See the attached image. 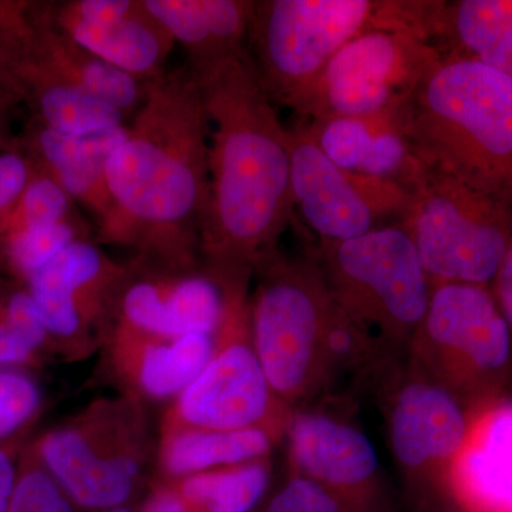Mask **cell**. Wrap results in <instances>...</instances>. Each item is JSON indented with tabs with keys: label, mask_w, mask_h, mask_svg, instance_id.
Returning <instances> with one entry per match:
<instances>
[{
	"label": "cell",
	"mask_w": 512,
	"mask_h": 512,
	"mask_svg": "<svg viewBox=\"0 0 512 512\" xmlns=\"http://www.w3.org/2000/svg\"><path fill=\"white\" fill-rule=\"evenodd\" d=\"M434 512H464V511L458 510V508L456 507V510H451V511H434Z\"/></svg>",
	"instance_id": "41"
},
{
	"label": "cell",
	"mask_w": 512,
	"mask_h": 512,
	"mask_svg": "<svg viewBox=\"0 0 512 512\" xmlns=\"http://www.w3.org/2000/svg\"><path fill=\"white\" fill-rule=\"evenodd\" d=\"M441 57L426 37L394 30L363 33L330 59L291 110L303 121L402 110Z\"/></svg>",
	"instance_id": "12"
},
{
	"label": "cell",
	"mask_w": 512,
	"mask_h": 512,
	"mask_svg": "<svg viewBox=\"0 0 512 512\" xmlns=\"http://www.w3.org/2000/svg\"><path fill=\"white\" fill-rule=\"evenodd\" d=\"M444 494L464 512H512V403L491 400L473 410Z\"/></svg>",
	"instance_id": "19"
},
{
	"label": "cell",
	"mask_w": 512,
	"mask_h": 512,
	"mask_svg": "<svg viewBox=\"0 0 512 512\" xmlns=\"http://www.w3.org/2000/svg\"><path fill=\"white\" fill-rule=\"evenodd\" d=\"M431 42L443 57L474 60L512 77V0L441 2Z\"/></svg>",
	"instance_id": "23"
},
{
	"label": "cell",
	"mask_w": 512,
	"mask_h": 512,
	"mask_svg": "<svg viewBox=\"0 0 512 512\" xmlns=\"http://www.w3.org/2000/svg\"><path fill=\"white\" fill-rule=\"evenodd\" d=\"M77 235V229L66 220L26 229L5 242L6 261L12 272L29 281L63 249L73 242L80 241Z\"/></svg>",
	"instance_id": "29"
},
{
	"label": "cell",
	"mask_w": 512,
	"mask_h": 512,
	"mask_svg": "<svg viewBox=\"0 0 512 512\" xmlns=\"http://www.w3.org/2000/svg\"><path fill=\"white\" fill-rule=\"evenodd\" d=\"M72 198L49 175L30 180L16 207L0 221L3 244L26 229L66 220Z\"/></svg>",
	"instance_id": "27"
},
{
	"label": "cell",
	"mask_w": 512,
	"mask_h": 512,
	"mask_svg": "<svg viewBox=\"0 0 512 512\" xmlns=\"http://www.w3.org/2000/svg\"><path fill=\"white\" fill-rule=\"evenodd\" d=\"M403 127L427 170L512 197V77L441 57L404 107Z\"/></svg>",
	"instance_id": "3"
},
{
	"label": "cell",
	"mask_w": 512,
	"mask_h": 512,
	"mask_svg": "<svg viewBox=\"0 0 512 512\" xmlns=\"http://www.w3.org/2000/svg\"><path fill=\"white\" fill-rule=\"evenodd\" d=\"M410 360L464 404L491 402L512 372V336L491 288L434 286Z\"/></svg>",
	"instance_id": "10"
},
{
	"label": "cell",
	"mask_w": 512,
	"mask_h": 512,
	"mask_svg": "<svg viewBox=\"0 0 512 512\" xmlns=\"http://www.w3.org/2000/svg\"><path fill=\"white\" fill-rule=\"evenodd\" d=\"M295 208L320 244L348 241L383 222L402 220L410 191L393 181L342 170L323 153L305 123L288 130Z\"/></svg>",
	"instance_id": "14"
},
{
	"label": "cell",
	"mask_w": 512,
	"mask_h": 512,
	"mask_svg": "<svg viewBox=\"0 0 512 512\" xmlns=\"http://www.w3.org/2000/svg\"><path fill=\"white\" fill-rule=\"evenodd\" d=\"M431 0H261L252 6L248 53L272 103L291 109L333 56L363 33L394 30L431 42Z\"/></svg>",
	"instance_id": "5"
},
{
	"label": "cell",
	"mask_w": 512,
	"mask_h": 512,
	"mask_svg": "<svg viewBox=\"0 0 512 512\" xmlns=\"http://www.w3.org/2000/svg\"><path fill=\"white\" fill-rule=\"evenodd\" d=\"M42 393L35 380L15 369H0V441L8 440L35 419Z\"/></svg>",
	"instance_id": "31"
},
{
	"label": "cell",
	"mask_w": 512,
	"mask_h": 512,
	"mask_svg": "<svg viewBox=\"0 0 512 512\" xmlns=\"http://www.w3.org/2000/svg\"><path fill=\"white\" fill-rule=\"evenodd\" d=\"M26 3L0 2V47L22 52L29 45L35 29L26 20Z\"/></svg>",
	"instance_id": "34"
},
{
	"label": "cell",
	"mask_w": 512,
	"mask_h": 512,
	"mask_svg": "<svg viewBox=\"0 0 512 512\" xmlns=\"http://www.w3.org/2000/svg\"><path fill=\"white\" fill-rule=\"evenodd\" d=\"M6 512H74L72 500L43 466L33 446L25 448L19 458Z\"/></svg>",
	"instance_id": "28"
},
{
	"label": "cell",
	"mask_w": 512,
	"mask_h": 512,
	"mask_svg": "<svg viewBox=\"0 0 512 512\" xmlns=\"http://www.w3.org/2000/svg\"><path fill=\"white\" fill-rule=\"evenodd\" d=\"M153 19L202 66L248 52L254 2L248 0H144Z\"/></svg>",
	"instance_id": "20"
},
{
	"label": "cell",
	"mask_w": 512,
	"mask_h": 512,
	"mask_svg": "<svg viewBox=\"0 0 512 512\" xmlns=\"http://www.w3.org/2000/svg\"><path fill=\"white\" fill-rule=\"evenodd\" d=\"M39 363V353L10 329L6 319L5 305L0 301V369L15 366H36Z\"/></svg>",
	"instance_id": "35"
},
{
	"label": "cell",
	"mask_w": 512,
	"mask_h": 512,
	"mask_svg": "<svg viewBox=\"0 0 512 512\" xmlns=\"http://www.w3.org/2000/svg\"><path fill=\"white\" fill-rule=\"evenodd\" d=\"M6 76V64L3 62L2 57H0V79H5Z\"/></svg>",
	"instance_id": "39"
},
{
	"label": "cell",
	"mask_w": 512,
	"mask_h": 512,
	"mask_svg": "<svg viewBox=\"0 0 512 512\" xmlns=\"http://www.w3.org/2000/svg\"><path fill=\"white\" fill-rule=\"evenodd\" d=\"M399 225L416 244L433 288H491L512 242V197L485 194L426 168Z\"/></svg>",
	"instance_id": "8"
},
{
	"label": "cell",
	"mask_w": 512,
	"mask_h": 512,
	"mask_svg": "<svg viewBox=\"0 0 512 512\" xmlns=\"http://www.w3.org/2000/svg\"><path fill=\"white\" fill-rule=\"evenodd\" d=\"M138 269L111 261L99 248L73 242L29 279V292L53 349L70 359L106 343L121 295Z\"/></svg>",
	"instance_id": "13"
},
{
	"label": "cell",
	"mask_w": 512,
	"mask_h": 512,
	"mask_svg": "<svg viewBox=\"0 0 512 512\" xmlns=\"http://www.w3.org/2000/svg\"><path fill=\"white\" fill-rule=\"evenodd\" d=\"M252 278L218 284L222 315L214 352L200 376L165 413L161 437L181 431H248L285 439L293 413L282 402L256 355L251 335L249 293Z\"/></svg>",
	"instance_id": "7"
},
{
	"label": "cell",
	"mask_w": 512,
	"mask_h": 512,
	"mask_svg": "<svg viewBox=\"0 0 512 512\" xmlns=\"http://www.w3.org/2000/svg\"><path fill=\"white\" fill-rule=\"evenodd\" d=\"M55 28L87 52L119 67L138 80L163 74L165 60L173 49V37L153 19L146 6L116 22L96 23L74 18L57 8Z\"/></svg>",
	"instance_id": "21"
},
{
	"label": "cell",
	"mask_w": 512,
	"mask_h": 512,
	"mask_svg": "<svg viewBox=\"0 0 512 512\" xmlns=\"http://www.w3.org/2000/svg\"><path fill=\"white\" fill-rule=\"evenodd\" d=\"M303 123L329 160L349 173L393 181L409 191L426 173L404 131L403 109Z\"/></svg>",
	"instance_id": "18"
},
{
	"label": "cell",
	"mask_w": 512,
	"mask_h": 512,
	"mask_svg": "<svg viewBox=\"0 0 512 512\" xmlns=\"http://www.w3.org/2000/svg\"><path fill=\"white\" fill-rule=\"evenodd\" d=\"M130 127H117L103 133L76 134L57 133L50 128H43L37 137V146L47 167V175H53L67 165L93 156V154L109 153L127 140Z\"/></svg>",
	"instance_id": "30"
},
{
	"label": "cell",
	"mask_w": 512,
	"mask_h": 512,
	"mask_svg": "<svg viewBox=\"0 0 512 512\" xmlns=\"http://www.w3.org/2000/svg\"><path fill=\"white\" fill-rule=\"evenodd\" d=\"M22 62L57 82L106 101L123 113L143 101L137 77L87 52L55 26L36 30Z\"/></svg>",
	"instance_id": "22"
},
{
	"label": "cell",
	"mask_w": 512,
	"mask_h": 512,
	"mask_svg": "<svg viewBox=\"0 0 512 512\" xmlns=\"http://www.w3.org/2000/svg\"><path fill=\"white\" fill-rule=\"evenodd\" d=\"M491 292H493L495 301L498 303V308L507 320L512 336V242L503 264H501L493 284H491Z\"/></svg>",
	"instance_id": "36"
},
{
	"label": "cell",
	"mask_w": 512,
	"mask_h": 512,
	"mask_svg": "<svg viewBox=\"0 0 512 512\" xmlns=\"http://www.w3.org/2000/svg\"><path fill=\"white\" fill-rule=\"evenodd\" d=\"M143 512H198L185 503L173 485L158 488L156 494L148 500Z\"/></svg>",
	"instance_id": "38"
},
{
	"label": "cell",
	"mask_w": 512,
	"mask_h": 512,
	"mask_svg": "<svg viewBox=\"0 0 512 512\" xmlns=\"http://www.w3.org/2000/svg\"><path fill=\"white\" fill-rule=\"evenodd\" d=\"M138 269L121 295L116 320L161 338L215 335L222 315V291L217 282L205 274L154 269L138 278Z\"/></svg>",
	"instance_id": "16"
},
{
	"label": "cell",
	"mask_w": 512,
	"mask_h": 512,
	"mask_svg": "<svg viewBox=\"0 0 512 512\" xmlns=\"http://www.w3.org/2000/svg\"><path fill=\"white\" fill-rule=\"evenodd\" d=\"M271 470V460L262 458L174 478L171 485L198 512H249L265 493Z\"/></svg>",
	"instance_id": "26"
},
{
	"label": "cell",
	"mask_w": 512,
	"mask_h": 512,
	"mask_svg": "<svg viewBox=\"0 0 512 512\" xmlns=\"http://www.w3.org/2000/svg\"><path fill=\"white\" fill-rule=\"evenodd\" d=\"M285 439L291 473L315 481L345 512H389V495L373 441L355 424L323 412L295 410Z\"/></svg>",
	"instance_id": "15"
},
{
	"label": "cell",
	"mask_w": 512,
	"mask_h": 512,
	"mask_svg": "<svg viewBox=\"0 0 512 512\" xmlns=\"http://www.w3.org/2000/svg\"><path fill=\"white\" fill-rule=\"evenodd\" d=\"M188 69L214 126L200 234L204 274L217 284L252 278L293 220L288 130L248 52Z\"/></svg>",
	"instance_id": "2"
},
{
	"label": "cell",
	"mask_w": 512,
	"mask_h": 512,
	"mask_svg": "<svg viewBox=\"0 0 512 512\" xmlns=\"http://www.w3.org/2000/svg\"><path fill=\"white\" fill-rule=\"evenodd\" d=\"M18 476V461L12 448L0 446V512H6Z\"/></svg>",
	"instance_id": "37"
},
{
	"label": "cell",
	"mask_w": 512,
	"mask_h": 512,
	"mask_svg": "<svg viewBox=\"0 0 512 512\" xmlns=\"http://www.w3.org/2000/svg\"><path fill=\"white\" fill-rule=\"evenodd\" d=\"M13 79L33 87L45 127L57 133L84 136L123 126V111L76 87L50 79L22 60L13 67Z\"/></svg>",
	"instance_id": "25"
},
{
	"label": "cell",
	"mask_w": 512,
	"mask_h": 512,
	"mask_svg": "<svg viewBox=\"0 0 512 512\" xmlns=\"http://www.w3.org/2000/svg\"><path fill=\"white\" fill-rule=\"evenodd\" d=\"M264 512H345L339 501L309 478L291 473Z\"/></svg>",
	"instance_id": "32"
},
{
	"label": "cell",
	"mask_w": 512,
	"mask_h": 512,
	"mask_svg": "<svg viewBox=\"0 0 512 512\" xmlns=\"http://www.w3.org/2000/svg\"><path fill=\"white\" fill-rule=\"evenodd\" d=\"M106 175L99 241L133 248L144 268L191 274L210 202V121L190 69L147 80Z\"/></svg>",
	"instance_id": "1"
},
{
	"label": "cell",
	"mask_w": 512,
	"mask_h": 512,
	"mask_svg": "<svg viewBox=\"0 0 512 512\" xmlns=\"http://www.w3.org/2000/svg\"><path fill=\"white\" fill-rule=\"evenodd\" d=\"M275 440L264 431H181L161 437L164 473L183 478L271 457Z\"/></svg>",
	"instance_id": "24"
},
{
	"label": "cell",
	"mask_w": 512,
	"mask_h": 512,
	"mask_svg": "<svg viewBox=\"0 0 512 512\" xmlns=\"http://www.w3.org/2000/svg\"><path fill=\"white\" fill-rule=\"evenodd\" d=\"M362 379L373 383L390 453L404 480L420 493L444 491L473 412L409 355L376 360Z\"/></svg>",
	"instance_id": "11"
},
{
	"label": "cell",
	"mask_w": 512,
	"mask_h": 512,
	"mask_svg": "<svg viewBox=\"0 0 512 512\" xmlns=\"http://www.w3.org/2000/svg\"><path fill=\"white\" fill-rule=\"evenodd\" d=\"M114 375L138 399H177L214 352V336L161 338L114 320L106 340Z\"/></svg>",
	"instance_id": "17"
},
{
	"label": "cell",
	"mask_w": 512,
	"mask_h": 512,
	"mask_svg": "<svg viewBox=\"0 0 512 512\" xmlns=\"http://www.w3.org/2000/svg\"><path fill=\"white\" fill-rule=\"evenodd\" d=\"M330 296L384 356H404L433 293L412 237L399 224L315 251Z\"/></svg>",
	"instance_id": "6"
},
{
	"label": "cell",
	"mask_w": 512,
	"mask_h": 512,
	"mask_svg": "<svg viewBox=\"0 0 512 512\" xmlns=\"http://www.w3.org/2000/svg\"><path fill=\"white\" fill-rule=\"evenodd\" d=\"M29 167L18 154L0 156V221L18 204L30 183Z\"/></svg>",
	"instance_id": "33"
},
{
	"label": "cell",
	"mask_w": 512,
	"mask_h": 512,
	"mask_svg": "<svg viewBox=\"0 0 512 512\" xmlns=\"http://www.w3.org/2000/svg\"><path fill=\"white\" fill-rule=\"evenodd\" d=\"M249 293L256 355L276 396L303 409L338 379L335 328L338 306L315 252H269L254 266Z\"/></svg>",
	"instance_id": "4"
},
{
	"label": "cell",
	"mask_w": 512,
	"mask_h": 512,
	"mask_svg": "<svg viewBox=\"0 0 512 512\" xmlns=\"http://www.w3.org/2000/svg\"><path fill=\"white\" fill-rule=\"evenodd\" d=\"M32 446L72 503L120 508L136 493L150 456L143 400L130 393L96 400Z\"/></svg>",
	"instance_id": "9"
},
{
	"label": "cell",
	"mask_w": 512,
	"mask_h": 512,
	"mask_svg": "<svg viewBox=\"0 0 512 512\" xmlns=\"http://www.w3.org/2000/svg\"><path fill=\"white\" fill-rule=\"evenodd\" d=\"M101 512H128V511L121 510V508H114V510H107V511H101Z\"/></svg>",
	"instance_id": "40"
}]
</instances>
